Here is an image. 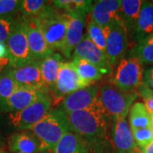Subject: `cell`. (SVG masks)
Wrapping results in <instances>:
<instances>
[{
  "instance_id": "f35d334b",
  "label": "cell",
  "mask_w": 153,
  "mask_h": 153,
  "mask_svg": "<svg viewBox=\"0 0 153 153\" xmlns=\"http://www.w3.org/2000/svg\"><path fill=\"white\" fill-rule=\"evenodd\" d=\"M151 128H152V131L153 133V115L151 116Z\"/></svg>"
},
{
  "instance_id": "d590c367",
  "label": "cell",
  "mask_w": 153,
  "mask_h": 153,
  "mask_svg": "<svg viewBox=\"0 0 153 153\" xmlns=\"http://www.w3.org/2000/svg\"><path fill=\"white\" fill-rule=\"evenodd\" d=\"M10 65V60L9 58H3L0 59V74L5 70L6 68Z\"/></svg>"
},
{
  "instance_id": "d6986e66",
  "label": "cell",
  "mask_w": 153,
  "mask_h": 153,
  "mask_svg": "<svg viewBox=\"0 0 153 153\" xmlns=\"http://www.w3.org/2000/svg\"><path fill=\"white\" fill-rule=\"evenodd\" d=\"M61 62H63V59L57 53H53L44 60H40L41 76L49 94L55 90Z\"/></svg>"
},
{
  "instance_id": "f546056e",
  "label": "cell",
  "mask_w": 153,
  "mask_h": 153,
  "mask_svg": "<svg viewBox=\"0 0 153 153\" xmlns=\"http://www.w3.org/2000/svg\"><path fill=\"white\" fill-rule=\"evenodd\" d=\"M19 18L14 16L0 17V43L7 42L10 34L16 26Z\"/></svg>"
},
{
  "instance_id": "d6a6232c",
  "label": "cell",
  "mask_w": 153,
  "mask_h": 153,
  "mask_svg": "<svg viewBox=\"0 0 153 153\" xmlns=\"http://www.w3.org/2000/svg\"><path fill=\"white\" fill-rule=\"evenodd\" d=\"M137 93L144 100V105L147 110L150 116L153 115V90L146 88L145 85H141L138 88Z\"/></svg>"
},
{
  "instance_id": "5b68a950",
  "label": "cell",
  "mask_w": 153,
  "mask_h": 153,
  "mask_svg": "<svg viewBox=\"0 0 153 153\" xmlns=\"http://www.w3.org/2000/svg\"><path fill=\"white\" fill-rule=\"evenodd\" d=\"M143 64L130 55L118 62L112 83L126 92H137L143 84Z\"/></svg>"
},
{
  "instance_id": "277c9868",
  "label": "cell",
  "mask_w": 153,
  "mask_h": 153,
  "mask_svg": "<svg viewBox=\"0 0 153 153\" xmlns=\"http://www.w3.org/2000/svg\"><path fill=\"white\" fill-rule=\"evenodd\" d=\"M37 19L50 49L53 51H61L65 44L67 28L66 13H60L53 6L48 12Z\"/></svg>"
},
{
  "instance_id": "836d02e7",
  "label": "cell",
  "mask_w": 153,
  "mask_h": 153,
  "mask_svg": "<svg viewBox=\"0 0 153 153\" xmlns=\"http://www.w3.org/2000/svg\"><path fill=\"white\" fill-rule=\"evenodd\" d=\"M143 85L153 90V66L148 68L147 70L144 71Z\"/></svg>"
},
{
  "instance_id": "4316f807",
  "label": "cell",
  "mask_w": 153,
  "mask_h": 153,
  "mask_svg": "<svg viewBox=\"0 0 153 153\" xmlns=\"http://www.w3.org/2000/svg\"><path fill=\"white\" fill-rule=\"evenodd\" d=\"M130 55L136 57L143 65L153 64V35L139 42Z\"/></svg>"
},
{
  "instance_id": "7402d4cb",
  "label": "cell",
  "mask_w": 153,
  "mask_h": 153,
  "mask_svg": "<svg viewBox=\"0 0 153 153\" xmlns=\"http://www.w3.org/2000/svg\"><path fill=\"white\" fill-rule=\"evenodd\" d=\"M141 0H123L122 1L119 16L125 24L128 33H134L137 20L142 6Z\"/></svg>"
},
{
  "instance_id": "83f0119b",
  "label": "cell",
  "mask_w": 153,
  "mask_h": 153,
  "mask_svg": "<svg viewBox=\"0 0 153 153\" xmlns=\"http://www.w3.org/2000/svg\"><path fill=\"white\" fill-rule=\"evenodd\" d=\"M21 87L6 70L0 74V109L14 92Z\"/></svg>"
},
{
  "instance_id": "30bf717a",
  "label": "cell",
  "mask_w": 153,
  "mask_h": 153,
  "mask_svg": "<svg viewBox=\"0 0 153 153\" xmlns=\"http://www.w3.org/2000/svg\"><path fill=\"white\" fill-rule=\"evenodd\" d=\"M5 70L20 86L32 88L49 94L41 76L40 60H33L28 64L16 67L8 66Z\"/></svg>"
},
{
  "instance_id": "e0dca14e",
  "label": "cell",
  "mask_w": 153,
  "mask_h": 153,
  "mask_svg": "<svg viewBox=\"0 0 153 153\" xmlns=\"http://www.w3.org/2000/svg\"><path fill=\"white\" fill-rule=\"evenodd\" d=\"M122 1L100 0L93 4L90 18L101 28L108 27L117 17L119 16Z\"/></svg>"
},
{
  "instance_id": "1f68e13d",
  "label": "cell",
  "mask_w": 153,
  "mask_h": 153,
  "mask_svg": "<svg viewBox=\"0 0 153 153\" xmlns=\"http://www.w3.org/2000/svg\"><path fill=\"white\" fill-rule=\"evenodd\" d=\"M21 1L0 0V17L15 16L19 11Z\"/></svg>"
},
{
  "instance_id": "cb8c5ba5",
  "label": "cell",
  "mask_w": 153,
  "mask_h": 153,
  "mask_svg": "<svg viewBox=\"0 0 153 153\" xmlns=\"http://www.w3.org/2000/svg\"><path fill=\"white\" fill-rule=\"evenodd\" d=\"M52 2L44 0H22L19 11L24 18H38L44 15L53 7Z\"/></svg>"
},
{
  "instance_id": "7a4b0ae2",
  "label": "cell",
  "mask_w": 153,
  "mask_h": 153,
  "mask_svg": "<svg viewBox=\"0 0 153 153\" xmlns=\"http://www.w3.org/2000/svg\"><path fill=\"white\" fill-rule=\"evenodd\" d=\"M28 130L38 137L43 151L51 152L71 128L68 116L60 107L49 111L42 120Z\"/></svg>"
},
{
  "instance_id": "6da1fadb",
  "label": "cell",
  "mask_w": 153,
  "mask_h": 153,
  "mask_svg": "<svg viewBox=\"0 0 153 153\" xmlns=\"http://www.w3.org/2000/svg\"><path fill=\"white\" fill-rule=\"evenodd\" d=\"M71 131L80 134L88 142L105 138L111 129L113 118L105 109L98 97L86 109L67 115Z\"/></svg>"
},
{
  "instance_id": "5bb4252c",
  "label": "cell",
  "mask_w": 153,
  "mask_h": 153,
  "mask_svg": "<svg viewBox=\"0 0 153 153\" xmlns=\"http://www.w3.org/2000/svg\"><path fill=\"white\" fill-rule=\"evenodd\" d=\"M98 94L99 86L96 84L80 88L63 99L60 103V108L66 115L86 109L98 97Z\"/></svg>"
},
{
  "instance_id": "8fae6325",
  "label": "cell",
  "mask_w": 153,
  "mask_h": 153,
  "mask_svg": "<svg viewBox=\"0 0 153 153\" xmlns=\"http://www.w3.org/2000/svg\"><path fill=\"white\" fill-rule=\"evenodd\" d=\"M22 18L27 37L29 49L33 59L35 60H43L52 55L54 51L50 49L44 38L38 19L33 17Z\"/></svg>"
},
{
  "instance_id": "52a82bcc",
  "label": "cell",
  "mask_w": 153,
  "mask_h": 153,
  "mask_svg": "<svg viewBox=\"0 0 153 153\" xmlns=\"http://www.w3.org/2000/svg\"><path fill=\"white\" fill-rule=\"evenodd\" d=\"M52 106L51 97L48 95L30 105L25 109L10 112L8 115V123L18 130H28L38 123L50 111Z\"/></svg>"
},
{
  "instance_id": "ffe728a7",
  "label": "cell",
  "mask_w": 153,
  "mask_h": 153,
  "mask_svg": "<svg viewBox=\"0 0 153 153\" xmlns=\"http://www.w3.org/2000/svg\"><path fill=\"white\" fill-rule=\"evenodd\" d=\"M89 146L90 144L86 139L71 130L62 136L53 153H88Z\"/></svg>"
},
{
  "instance_id": "e575fe53",
  "label": "cell",
  "mask_w": 153,
  "mask_h": 153,
  "mask_svg": "<svg viewBox=\"0 0 153 153\" xmlns=\"http://www.w3.org/2000/svg\"><path fill=\"white\" fill-rule=\"evenodd\" d=\"M8 58V49L4 43H0V59Z\"/></svg>"
},
{
  "instance_id": "ab89813d",
  "label": "cell",
  "mask_w": 153,
  "mask_h": 153,
  "mask_svg": "<svg viewBox=\"0 0 153 153\" xmlns=\"http://www.w3.org/2000/svg\"><path fill=\"white\" fill-rule=\"evenodd\" d=\"M0 153H9L8 152H6L5 150H4L3 148H0Z\"/></svg>"
},
{
  "instance_id": "f1b7e54d",
  "label": "cell",
  "mask_w": 153,
  "mask_h": 153,
  "mask_svg": "<svg viewBox=\"0 0 153 153\" xmlns=\"http://www.w3.org/2000/svg\"><path fill=\"white\" fill-rule=\"evenodd\" d=\"M88 38H89L96 47H98L103 53L106 55V38L102 28L98 26L93 20L88 18Z\"/></svg>"
},
{
  "instance_id": "ba28073f",
  "label": "cell",
  "mask_w": 153,
  "mask_h": 153,
  "mask_svg": "<svg viewBox=\"0 0 153 153\" xmlns=\"http://www.w3.org/2000/svg\"><path fill=\"white\" fill-rule=\"evenodd\" d=\"M8 49L9 66H23L35 60L33 58L28 45L27 37L22 17H19L16 26L6 42Z\"/></svg>"
},
{
  "instance_id": "60d3db41",
  "label": "cell",
  "mask_w": 153,
  "mask_h": 153,
  "mask_svg": "<svg viewBox=\"0 0 153 153\" xmlns=\"http://www.w3.org/2000/svg\"><path fill=\"white\" fill-rule=\"evenodd\" d=\"M38 153H50V152H49V151H43V152H39Z\"/></svg>"
},
{
  "instance_id": "8992f818",
  "label": "cell",
  "mask_w": 153,
  "mask_h": 153,
  "mask_svg": "<svg viewBox=\"0 0 153 153\" xmlns=\"http://www.w3.org/2000/svg\"><path fill=\"white\" fill-rule=\"evenodd\" d=\"M90 85L93 84L83 80L78 75L71 61L61 62L55 90L49 94L52 100V105H55L61 103L63 99L68 94Z\"/></svg>"
},
{
  "instance_id": "4fadbf2b",
  "label": "cell",
  "mask_w": 153,
  "mask_h": 153,
  "mask_svg": "<svg viewBox=\"0 0 153 153\" xmlns=\"http://www.w3.org/2000/svg\"><path fill=\"white\" fill-rule=\"evenodd\" d=\"M111 139L117 153H130L136 147L127 117H114Z\"/></svg>"
},
{
  "instance_id": "9c48e42d",
  "label": "cell",
  "mask_w": 153,
  "mask_h": 153,
  "mask_svg": "<svg viewBox=\"0 0 153 153\" xmlns=\"http://www.w3.org/2000/svg\"><path fill=\"white\" fill-rule=\"evenodd\" d=\"M106 38V56L110 66L113 69L125 55L129 46L128 30L120 16L111 23Z\"/></svg>"
},
{
  "instance_id": "ac0fdd59",
  "label": "cell",
  "mask_w": 153,
  "mask_h": 153,
  "mask_svg": "<svg viewBox=\"0 0 153 153\" xmlns=\"http://www.w3.org/2000/svg\"><path fill=\"white\" fill-rule=\"evenodd\" d=\"M12 153H38L43 152L41 143L30 130H22L12 134L8 140Z\"/></svg>"
},
{
  "instance_id": "9a60e30c",
  "label": "cell",
  "mask_w": 153,
  "mask_h": 153,
  "mask_svg": "<svg viewBox=\"0 0 153 153\" xmlns=\"http://www.w3.org/2000/svg\"><path fill=\"white\" fill-rule=\"evenodd\" d=\"M49 95L35 88L28 87H21L16 89L14 94L6 101V103L0 109L2 112H15L25 109L30 105Z\"/></svg>"
},
{
  "instance_id": "3957f363",
  "label": "cell",
  "mask_w": 153,
  "mask_h": 153,
  "mask_svg": "<svg viewBox=\"0 0 153 153\" xmlns=\"http://www.w3.org/2000/svg\"><path fill=\"white\" fill-rule=\"evenodd\" d=\"M138 96L137 92L123 91L112 82L99 86V98L105 109L112 117H127Z\"/></svg>"
},
{
  "instance_id": "7c38bea8",
  "label": "cell",
  "mask_w": 153,
  "mask_h": 153,
  "mask_svg": "<svg viewBox=\"0 0 153 153\" xmlns=\"http://www.w3.org/2000/svg\"><path fill=\"white\" fill-rule=\"evenodd\" d=\"M72 58L82 59L92 63L97 66L104 75L111 74L112 71L106 55L96 47L88 36L83 37L81 42L76 45L72 53Z\"/></svg>"
},
{
  "instance_id": "44dd1931",
  "label": "cell",
  "mask_w": 153,
  "mask_h": 153,
  "mask_svg": "<svg viewBox=\"0 0 153 153\" xmlns=\"http://www.w3.org/2000/svg\"><path fill=\"white\" fill-rule=\"evenodd\" d=\"M153 34V2L143 1L136 26L134 29V38L140 42Z\"/></svg>"
},
{
  "instance_id": "484cf974",
  "label": "cell",
  "mask_w": 153,
  "mask_h": 153,
  "mask_svg": "<svg viewBox=\"0 0 153 153\" xmlns=\"http://www.w3.org/2000/svg\"><path fill=\"white\" fill-rule=\"evenodd\" d=\"M71 62L72 66L76 69L78 75L83 80L92 84H94V82L100 80L104 75L103 72L97 66L87 60L78 59V58H73Z\"/></svg>"
},
{
  "instance_id": "603a6c76",
  "label": "cell",
  "mask_w": 153,
  "mask_h": 153,
  "mask_svg": "<svg viewBox=\"0 0 153 153\" xmlns=\"http://www.w3.org/2000/svg\"><path fill=\"white\" fill-rule=\"evenodd\" d=\"M53 5L59 10L70 15H81L87 16L92 10L93 2L90 0H56L52 1Z\"/></svg>"
},
{
  "instance_id": "4dcf8cb0",
  "label": "cell",
  "mask_w": 153,
  "mask_h": 153,
  "mask_svg": "<svg viewBox=\"0 0 153 153\" xmlns=\"http://www.w3.org/2000/svg\"><path fill=\"white\" fill-rule=\"evenodd\" d=\"M131 130L134 142L141 150L153 141V133L151 128H133Z\"/></svg>"
},
{
  "instance_id": "74e56055",
  "label": "cell",
  "mask_w": 153,
  "mask_h": 153,
  "mask_svg": "<svg viewBox=\"0 0 153 153\" xmlns=\"http://www.w3.org/2000/svg\"><path fill=\"white\" fill-rule=\"evenodd\" d=\"M130 153H142V151H141L140 148H139L138 146H136V147L134 148Z\"/></svg>"
},
{
  "instance_id": "7bdbcfd3",
  "label": "cell",
  "mask_w": 153,
  "mask_h": 153,
  "mask_svg": "<svg viewBox=\"0 0 153 153\" xmlns=\"http://www.w3.org/2000/svg\"><path fill=\"white\" fill-rule=\"evenodd\" d=\"M152 35H153V34H152Z\"/></svg>"
},
{
  "instance_id": "8d00e7d4",
  "label": "cell",
  "mask_w": 153,
  "mask_h": 153,
  "mask_svg": "<svg viewBox=\"0 0 153 153\" xmlns=\"http://www.w3.org/2000/svg\"><path fill=\"white\" fill-rule=\"evenodd\" d=\"M141 151H142V153H153V141L150 143L145 148H143Z\"/></svg>"
},
{
  "instance_id": "d4e9b609",
  "label": "cell",
  "mask_w": 153,
  "mask_h": 153,
  "mask_svg": "<svg viewBox=\"0 0 153 153\" xmlns=\"http://www.w3.org/2000/svg\"><path fill=\"white\" fill-rule=\"evenodd\" d=\"M128 123L131 129L151 128V116L143 102L137 101L128 111Z\"/></svg>"
},
{
  "instance_id": "2e32d148",
  "label": "cell",
  "mask_w": 153,
  "mask_h": 153,
  "mask_svg": "<svg viewBox=\"0 0 153 153\" xmlns=\"http://www.w3.org/2000/svg\"><path fill=\"white\" fill-rule=\"evenodd\" d=\"M86 17L81 15L66 14L67 28H66V40L61 53L66 59H71L76 45L83 38V28L85 26Z\"/></svg>"
},
{
  "instance_id": "b9f144b4",
  "label": "cell",
  "mask_w": 153,
  "mask_h": 153,
  "mask_svg": "<svg viewBox=\"0 0 153 153\" xmlns=\"http://www.w3.org/2000/svg\"><path fill=\"white\" fill-rule=\"evenodd\" d=\"M0 145H1V140H0ZM0 148H2L1 146H0Z\"/></svg>"
}]
</instances>
